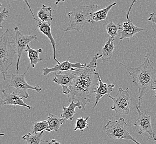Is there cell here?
Here are the masks:
<instances>
[{
    "label": "cell",
    "mask_w": 156,
    "mask_h": 144,
    "mask_svg": "<svg viewBox=\"0 0 156 144\" xmlns=\"http://www.w3.org/2000/svg\"><path fill=\"white\" fill-rule=\"evenodd\" d=\"M102 54H95L89 64L83 68H77L78 75L73 80L70 92L68 95L70 102L72 100L79 103L84 109L99 85V73L96 72L98 61L101 58Z\"/></svg>",
    "instance_id": "1"
},
{
    "label": "cell",
    "mask_w": 156,
    "mask_h": 144,
    "mask_svg": "<svg viewBox=\"0 0 156 144\" xmlns=\"http://www.w3.org/2000/svg\"><path fill=\"white\" fill-rule=\"evenodd\" d=\"M153 62L149 58V54L144 56V62L136 68H131L119 62V64L129 69L132 81L138 90V106L140 108L141 100L144 94L149 90H154L156 87V69L152 66Z\"/></svg>",
    "instance_id": "2"
},
{
    "label": "cell",
    "mask_w": 156,
    "mask_h": 144,
    "mask_svg": "<svg viewBox=\"0 0 156 144\" xmlns=\"http://www.w3.org/2000/svg\"><path fill=\"white\" fill-rule=\"evenodd\" d=\"M98 7L97 4H94L87 6L79 5L73 8L68 14L69 24L64 32L73 30L83 32L87 23H89L91 16Z\"/></svg>",
    "instance_id": "3"
},
{
    "label": "cell",
    "mask_w": 156,
    "mask_h": 144,
    "mask_svg": "<svg viewBox=\"0 0 156 144\" xmlns=\"http://www.w3.org/2000/svg\"><path fill=\"white\" fill-rule=\"evenodd\" d=\"M9 30L7 29L0 37V70L6 80L7 71L11 66L17 51L9 41Z\"/></svg>",
    "instance_id": "4"
},
{
    "label": "cell",
    "mask_w": 156,
    "mask_h": 144,
    "mask_svg": "<svg viewBox=\"0 0 156 144\" xmlns=\"http://www.w3.org/2000/svg\"><path fill=\"white\" fill-rule=\"evenodd\" d=\"M107 135L111 139H125L136 144H141L134 138L128 130L127 124L123 117L119 120H109L104 127Z\"/></svg>",
    "instance_id": "5"
},
{
    "label": "cell",
    "mask_w": 156,
    "mask_h": 144,
    "mask_svg": "<svg viewBox=\"0 0 156 144\" xmlns=\"http://www.w3.org/2000/svg\"><path fill=\"white\" fill-rule=\"evenodd\" d=\"M108 97L114 102L111 109L114 110L117 114L129 115L131 113V90L129 88H126L125 89H123L121 87L119 88L117 94L114 97H112L111 95H109Z\"/></svg>",
    "instance_id": "6"
},
{
    "label": "cell",
    "mask_w": 156,
    "mask_h": 144,
    "mask_svg": "<svg viewBox=\"0 0 156 144\" xmlns=\"http://www.w3.org/2000/svg\"><path fill=\"white\" fill-rule=\"evenodd\" d=\"M15 34L13 37L11 41L12 45L15 48L17 54V60L16 63V72L18 73L19 71V65L21 61V56L23 52L25 51L27 45L34 40L37 39L36 34L31 36H26L21 33L18 27L15 28Z\"/></svg>",
    "instance_id": "7"
},
{
    "label": "cell",
    "mask_w": 156,
    "mask_h": 144,
    "mask_svg": "<svg viewBox=\"0 0 156 144\" xmlns=\"http://www.w3.org/2000/svg\"><path fill=\"white\" fill-rule=\"evenodd\" d=\"M28 70L29 68H28L27 70L22 74H15L12 73L11 79L9 81V86L15 88L16 92L25 99L29 98L27 90H36L37 93H39L42 90V88L39 86L33 87L27 83L25 79V75Z\"/></svg>",
    "instance_id": "8"
},
{
    "label": "cell",
    "mask_w": 156,
    "mask_h": 144,
    "mask_svg": "<svg viewBox=\"0 0 156 144\" xmlns=\"http://www.w3.org/2000/svg\"><path fill=\"white\" fill-rule=\"evenodd\" d=\"M138 104L136 105V109L138 112V117L135 122L133 124L134 126H137L139 128L138 134L141 135L144 132L148 133L150 135V138L153 139L154 142L156 141V136L155 133L152 129L151 124V115L147 114V111L143 113L141 111Z\"/></svg>",
    "instance_id": "9"
},
{
    "label": "cell",
    "mask_w": 156,
    "mask_h": 144,
    "mask_svg": "<svg viewBox=\"0 0 156 144\" xmlns=\"http://www.w3.org/2000/svg\"><path fill=\"white\" fill-rule=\"evenodd\" d=\"M78 74L77 68L64 72H57L53 81L62 87L63 94L68 95L73 81L76 77Z\"/></svg>",
    "instance_id": "10"
},
{
    "label": "cell",
    "mask_w": 156,
    "mask_h": 144,
    "mask_svg": "<svg viewBox=\"0 0 156 144\" xmlns=\"http://www.w3.org/2000/svg\"><path fill=\"white\" fill-rule=\"evenodd\" d=\"M70 57H68V59L61 62L60 64H57L56 66L52 68H45L43 69V75H47L53 72H64L69 70L76 68H83L86 66L87 64H81L80 63H72L69 62Z\"/></svg>",
    "instance_id": "11"
},
{
    "label": "cell",
    "mask_w": 156,
    "mask_h": 144,
    "mask_svg": "<svg viewBox=\"0 0 156 144\" xmlns=\"http://www.w3.org/2000/svg\"><path fill=\"white\" fill-rule=\"evenodd\" d=\"M4 99H1V104L3 103L5 105H13L14 107L16 106H21L29 109H32V107L29 105H27L23 100V98L16 93L15 91L12 93H8L5 89L2 90Z\"/></svg>",
    "instance_id": "12"
},
{
    "label": "cell",
    "mask_w": 156,
    "mask_h": 144,
    "mask_svg": "<svg viewBox=\"0 0 156 144\" xmlns=\"http://www.w3.org/2000/svg\"><path fill=\"white\" fill-rule=\"evenodd\" d=\"M120 30H121L120 33L121 36L120 39L121 42L126 38H130L136 34L140 32L141 31H144V28L136 26L135 25L132 23L131 20H129L127 22H123L122 24L119 23Z\"/></svg>",
    "instance_id": "13"
},
{
    "label": "cell",
    "mask_w": 156,
    "mask_h": 144,
    "mask_svg": "<svg viewBox=\"0 0 156 144\" xmlns=\"http://www.w3.org/2000/svg\"><path fill=\"white\" fill-rule=\"evenodd\" d=\"M99 77V85L95 91V103L94 105L93 108L95 109L96 105L98 104L100 100L104 96H107L108 97L110 95V94L112 93L113 89L115 87L114 84H108L104 83L100 78V75H98Z\"/></svg>",
    "instance_id": "14"
},
{
    "label": "cell",
    "mask_w": 156,
    "mask_h": 144,
    "mask_svg": "<svg viewBox=\"0 0 156 144\" xmlns=\"http://www.w3.org/2000/svg\"><path fill=\"white\" fill-rule=\"evenodd\" d=\"M38 22V28L41 32L43 33L45 36L48 37V39L51 42L52 47H53V59L57 62V64H60V62L56 58V42L54 40L53 36L51 34V25L50 22H43L42 21H39Z\"/></svg>",
    "instance_id": "15"
},
{
    "label": "cell",
    "mask_w": 156,
    "mask_h": 144,
    "mask_svg": "<svg viewBox=\"0 0 156 144\" xmlns=\"http://www.w3.org/2000/svg\"><path fill=\"white\" fill-rule=\"evenodd\" d=\"M77 107L80 110L82 109L80 104L78 102L75 103L74 100H72L68 106H63V112L61 114V117L63 118L64 123L67 120H73L74 115L76 114L75 108Z\"/></svg>",
    "instance_id": "16"
},
{
    "label": "cell",
    "mask_w": 156,
    "mask_h": 144,
    "mask_svg": "<svg viewBox=\"0 0 156 144\" xmlns=\"http://www.w3.org/2000/svg\"><path fill=\"white\" fill-rule=\"evenodd\" d=\"M115 38L109 37L108 41L106 42L105 45L101 49L102 57V61L103 63L109 62L112 58L113 52L115 49Z\"/></svg>",
    "instance_id": "17"
},
{
    "label": "cell",
    "mask_w": 156,
    "mask_h": 144,
    "mask_svg": "<svg viewBox=\"0 0 156 144\" xmlns=\"http://www.w3.org/2000/svg\"><path fill=\"white\" fill-rule=\"evenodd\" d=\"M116 5H117L116 2H114L103 9L93 12V14L91 16V18H90L89 23H95L98 22L100 21L105 20L108 17V13L110 11V10L114 6H116Z\"/></svg>",
    "instance_id": "18"
},
{
    "label": "cell",
    "mask_w": 156,
    "mask_h": 144,
    "mask_svg": "<svg viewBox=\"0 0 156 144\" xmlns=\"http://www.w3.org/2000/svg\"><path fill=\"white\" fill-rule=\"evenodd\" d=\"M25 52L28 53V57L30 60V66L32 68H35L38 63L43 61V59L40 58L39 53L43 52V49L39 48L38 49H34L31 48L30 46L27 45Z\"/></svg>",
    "instance_id": "19"
},
{
    "label": "cell",
    "mask_w": 156,
    "mask_h": 144,
    "mask_svg": "<svg viewBox=\"0 0 156 144\" xmlns=\"http://www.w3.org/2000/svg\"><path fill=\"white\" fill-rule=\"evenodd\" d=\"M47 120L48 121L49 128L51 132L53 131L58 132L60 126L63 125V124L64 123L62 117L60 118L56 115L53 114H49Z\"/></svg>",
    "instance_id": "20"
},
{
    "label": "cell",
    "mask_w": 156,
    "mask_h": 144,
    "mask_svg": "<svg viewBox=\"0 0 156 144\" xmlns=\"http://www.w3.org/2000/svg\"><path fill=\"white\" fill-rule=\"evenodd\" d=\"M38 17L43 22H50L53 20L54 17L52 16L51 7H48L43 5L42 9L38 12Z\"/></svg>",
    "instance_id": "21"
},
{
    "label": "cell",
    "mask_w": 156,
    "mask_h": 144,
    "mask_svg": "<svg viewBox=\"0 0 156 144\" xmlns=\"http://www.w3.org/2000/svg\"><path fill=\"white\" fill-rule=\"evenodd\" d=\"M44 132V131H43L41 132L34 133V134L28 132L22 136V138L26 141L28 144H41L42 141H44L42 140Z\"/></svg>",
    "instance_id": "22"
},
{
    "label": "cell",
    "mask_w": 156,
    "mask_h": 144,
    "mask_svg": "<svg viewBox=\"0 0 156 144\" xmlns=\"http://www.w3.org/2000/svg\"><path fill=\"white\" fill-rule=\"evenodd\" d=\"M32 130L33 133H37L43 131H47L48 132H51V130L49 128L47 120L34 123L32 127Z\"/></svg>",
    "instance_id": "23"
},
{
    "label": "cell",
    "mask_w": 156,
    "mask_h": 144,
    "mask_svg": "<svg viewBox=\"0 0 156 144\" xmlns=\"http://www.w3.org/2000/svg\"><path fill=\"white\" fill-rule=\"evenodd\" d=\"M106 30L108 36L115 38L116 37L118 36V31L120 30L119 24V23L115 24L113 21H109L106 25Z\"/></svg>",
    "instance_id": "24"
},
{
    "label": "cell",
    "mask_w": 156,
    "mask_h": 144,
    "mask_svg": "<svg viewBox=\"0 0 156 144\" xmlns=\"http://www.w3.org/2000/svg\"><path fill=\"white\" fill-rule=\"evenodd\" d=\"M89 118V116H88L86 118L83 117L77 118L75 123V128L73 130L75 131L79 130L81 131H83L85 129H87L89 127V124L87 123V121Z\"/></svg>",
    "instance_id": "25"
},
{
    "label": "cell",
    "mask_w": 156,
    "mask_h": 144,
    "mask_svg": "<svg viewBox=\"0 0 156 144\" xmlns=\"http://www.w3.org/2000/svg\"><path fill=\"white\" fill-rule=\"evenodd\" d=\"M9 15V11L6 9V8H4V9L0 12V28L1 29L3 28L2 23L4 21H6Z\"/></svg>",
    "instance_id": "26"
},
{
    "label": "cell",
    "mask_w": 156,
    "mask_h": 144,
    "mask_svg": "<svg viewBox=\"0 0 156 144\" xmlns=\"http://www.w3.org/2000/svg\"><path fill=\"white\" fill-rule=\"evenodd\" d=\"M148 20L156 24V16L154 12H153V13L150 14L149 18H148Z\"/></svg>",
    "instance_id": "27"
},
{
    "label": "cell",
    "mask_w": 156,
    "mask_h": 144,
    "mask_svg": "<svg viewBox=\"0 0 156 144\" xmlns=\"http://www.w3.org/2000/svg\"><path fill=\"white\" fill-rule=\"evenodd\" d=\"M137 1H138V0H133V1H132V3H131V5L129 6V11H128V12L127 13V15H126V18H127V19L128 20H129V13H130V12L131 11L132 7H133V5H134V4H135V3H136V2H137Z\"/></svg>",
    "instance_id": "28"
},
{
    "label": "cell",
    "mask_w": 156,
    "mask_h": 144,
    "mask_svg": "<svg viewBox=\"0 0 156 144\" xmlns=\"http://www.w3.org/2000/svg\"><path fill=\"white\" fill-rule=\"evenodd\" d=\"M23 1H24V2L26 3V4L27 5V6H28V9H30V12H31V14H32V17H33V19H34L35 21H36L37 22H38L39 20H38V19L36 18V17H34V14H33V11H32V9H31V7H30V3L28 2V0H23Z\"/></svg>",
    "instance_id": "29"
},
{
    "label": "cell",
    "mask_w": 156,
    "mask_h": 144,
    "mask_svg": "<svg viewBox=\"0 0 156 144\" xmlns=\"http://www.w3.org/2000/svg\"><path fill=\"white\" fill-rule=\"evenodd\" d=\"M60 144V142L57 141L55 139H53L51 141H47V144Z\"/></svg>",
    "instance_id": "30"
},
{
    "label": "cell",
    "mask_w": 156,
    "mask_h": 144,
    "mask_svg": "<svg viewBox=\"0 0 156 144\" xmlns=\"http://www.w3.org/2000/svg\"><path fill=\"white\" fill-rule=\"evenodd\" d=\"M66 0H57V1H56V2H55V5H58V4H59V3L60 2H61V1H62V2H64Z\"/></svg>",
    "instance_id": "31"
},
{
    "label": "cell",
    "mask_w": 156,
    "mask_h": 144,
    "mask_svg": "<svg viewBox=\"0 0 156 144\" xmlns=\"http://www.w3.org/2000/svg\"><path fill=\"white\" fill-rule=\"evenodd\" d=\"M154 90H155L156 91V94H155V96H156V87L154 88Z\"/></svg>",
    "instance_id": "32"
},
{
    "label": "cell",
    "mask_w": 156,
    "mask_h": 144,
    "mask_svg": "<svg viewBox=\"0 0 156 144\" xmlns=\"http://www.w3.org/2000/svg\"><path fill=\"white\" fill-rule=\"evenodd\" d=\"M156 144V142H154V144Z\"/></svg>",
    "instance_id": "33"
},
{
    "label": "cell",
    "mask_w": 156,
    "mask_h": 144,
    "mask_svg": "<svg viewBox=\"0 0 156 144\" xmlns=\"http://www.w3.org/2000/svg\"><path fill=\"white\" fill-rule=\"evenodd\" d=\"M57 1V0H56V1Z\"/></svg>",
    "instance_id": "34"
}]
</instances>
